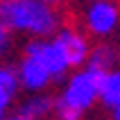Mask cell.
<instances>
[{"label": "cell", "mask_w": 120, "mask_h": 120, "mask_svg": "<svg viewBox=\"0 0 120 120\" xmlns=\"http://www.w3.org/2000/svg\"><path fill=\"white\" fill-rule=\"evenodd\" d=\"M41 2H45L48 7H52V9H57L59 5H64V2H68V0H41Z\"/></svg>", "instance_id": "5bb4252c"}, {"label": "cell", "mask_w": 120, "mask_h": 120, "mask_svg": "<svg viewBox=\"0 0 120 120\" xmlns=\"http://www.w3.org/2000/svg\"><path fill=\"white\" fill-rule=\"evenodd\" d=\"M52 36H54L52 41L59 45V50L64 52V57H66L70 68L86 66L88 52H91V43H88V39L84 36V32H79L77 27L66 25V27H59Z\"/></svg>", "instance_id": "5b68a950"}, {"label": "cell", "mask_w": 120, "mask_h": 120, "mask_svg": "<svg viewBox=\"0 0 120 120\" xmlns=\"http://www.w3.org/2000/svg\"><path fill=\"white\" fill-rule=\"evenodd\" d=\"M118 59L116 54V48L109 45V43H98V45H91V52H88V59H86V68L91 70H98V73H107L111 70Z\"/></svg>", "instance_id": "9c48e42d"}, {"label": "cell", "mask_w": 120, "mask_h": 120, "mask_svg": "<svg viewBox=\"0 0 120 120\" xmlns=\"http://www.w3.org/2000/svg\"><path fill=\"white\" fill-rule=\"evenodd\" d=\"M25 57H32L34 61H39L41 66H43V70L50 75L52 82H61V79L68 77L70 66H68L64 52L59 50V45H57L52 39L50 41L48 39H32V41H27Z\"/></svg>", "instance_id": "3957f363"}, {"label": "cell", "mask_w": 120, "mask_h": 120, "mask_svg": "<svg viewBox=\"0 0 120 120\" xmlns=\"http://www.w3.org/2000/svg\"><path fill=\"white\" fill-rule=\"evenodd\" d=\"M98 100L109 109H116L120 104V68H111L100 77Z\"/></svg>", "instance_id": "52a82bcc"}, {"label": "cell", "mask_w": 120, "mask_h": 120, "mask_svg": "<svg viewBox=\"0 0 120 120\" xmlns=\"http://www.w3.org/2000/svg\"><path fill=\"white\" fill-rule=\"evenodd\" d=\"M14 45V32L0 23V57H5Z\"/></svg>", "instance_id": "7c38bea8"}, {"label": "cell", "mask_w": 120, "mask_h": 120, "mask_svg": "<svg viewBox=\"0 0 120 120\" xmlns=\"http://www.w3.org/2000/svg\"><path fill=\"white\" fill-rule=\"evenodd\" d=\"M111 111H113V120H120V104L116 109H111Z\"/></svg>", "instance_id": "2e32d148"}, {"label": "cell", "mask_w": 120, "mask_h": 120, "mask_svg": "<svg viewBox=\"0 0 120 120\" xmlns=\"http://www.w3.org/2000/svg\"><path fill=\"white\" fill-rule=\"evenodd\" d=\"M100 77L102 73L91 70V68H79L77 73H73L66 79L64 88L57 100L66 107L75 109L77 113H84L98 102V86H100Z\"/></svg>", "instance_id": "7a4b0ae2"}, {"label": "cell", "mask_w": 120, "mask_h": 120, "mask_svg": "<svg viewBox=\"0 0 120 120\" xmlns=\"http://www.w3.org/2000/svg\"><path fill=\"white\" fill-rule=\"evenodd\" d=\"M0 23L11 32L45 39L61 27V16L41 0H0Z\"/></svg>", "instance_id": "6da1fadb"}, {"label": "cell", "mask_w": 120, "mask_h": 120, "mask_svg": "<svg viewBox=\"0 0 120 120\" xmlns=\"http://www.w3.org/2000/svg\"><path fill=\"white\" fill-rule=\"evenodd\" d=\"M54 109V98L48 93H32L23 104H20L18 113L25 116L30 120H45L48 116L52 113Z\"/></svg>", "instance_id": "ba28073f"}, {"label": "cell", "mask_w": 120, "mask_h": 120, "mask_svg": "<svg viewBox=\"0 0 120 120\" xmlns=\"http://www.w3.org/2000/svg\"><path fill=\"white\" fill-rule=\"evenodd\" d=\"M16 75H18V86L30 91V93H41V91H45L52 79H50V75L43 70L39 61H34L32 57H23L18 61V66H16Z\"/></svg>", "instance_id": "8992f818"}, {"label": "cell", "mask_w": 120, "mask_h": 120, "mask_svg": "<svg viewBox=\"0 0 120 120\" xmlns=\"http://www.w3.org/2000/svg\"><path fill=\"white\" fill-rule=\"evenodd\" d=\"M18 75H16V68L9 66V64H0V91H5L7 95H16L18 93Z\"/></svg>", "instance_id": "30bf717a"}, {"label": "cell", "mask_w": 120, "mask_h": 120, "mask_svg": "<svg viewBox=\"0 0 120 120\" xmlns=\"http://www.w3.org/2000/svg\"><path fill=\"white\" fill-rule=\"evenodd\" d=\"M11 100H14L11 95H7L5 91H0V120L7 116V109L11 107Z\"/></svg>", "instance_id": "4fadbf2b"}, {"label": "cell", "mask_w": 120, "mask_h": 120, "mask_svg": "<svg viewBox=\"0 0 120 120\" xmlns=\"http://www.w3.org/2000/svg\"><path fill=\"white\" fill-rule=\"evenodd\" d=\"M52 113L57 116V120H82V113H77L75 109L66 107V104H61L59 100H54V109Z\"/></svg>", "instance_id": "8fae6325"}, {"label": "cell", "mask_w": 120, "mask_h": 120, "mask_svg": "<svg viewBox=\"0 0 120 120\" xmlns=\"http://www.w3.org/2000/svg\"><path fill=\"white\" fill-rule=\"evenodd\" d=\"M120 25V7L113 0H93L84 9V27L93 36H109Z\"/></svg>", "instance_id": "277c9868"}, {"label": "cell", "mask_w": 120, "mask_h": 120, "mask_svg": "<svg viewBox=\"0 0 120 120\" xmlns=\"http://www.w3.org/2000/svg\"><path fill=\"white\" fill-rule=\"evenodd\" d=\"M2 120H30V118H25V116H20V113H11V116H5Z\"/></svg>", "instance_id": "9a60e30c"}]
</instances>
